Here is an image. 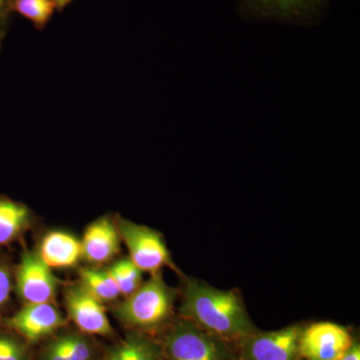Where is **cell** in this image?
<instances>
[{
    "label": "cell",
    "instance_id": "obj_1",
    "mask_svg": "<svg viewBox=\"0 0 360 360\" xmlns=\"http://www.w3.org/2000/svg\"><path fill=\"white\" fill-rule=\"evenodd\" d=\"M179 316L234 345L259 330L251 321L238 290H222L200 279L184 276Z\"/></svg>",
    "mask_w": 360,
    "mask_h": 360
},
{
    "label": "cell",
    "instance_id": "obj_2",
    "mask_svg": "<svg viewBox=\"0 0 360 360\" xmlns=\"http://www.w3.org/2000/svg\"><path fill=\"white\" fill-rule=\"evenodd\" d=\"M179 295V291L165 283L160 272L143 281L131 295L111 304L110 310L130 330L155 335L165 331L174 321Z\"/></svg>",
    "mask_w": 360,
    "mask_h": 360
},
{
    "label": "cell",
    "instance_id": "obj_3",
    "mask_svg": "<svg viewBox=\"0 0 360 360\" xmlns=\"http://www.w3.org/2000/svg\"><path fill=\"white\" fill-rule=\"evenodd\" d=\"M163 360H238L233 345L179 316L165 330Z\"/></svg>",
    "mask_w": 360,
    "mask_h": 360
},
{
    "label": "cell",
    "instance_id": "obj_4",
    "mask_svg": "<svg viewBox=\"0 0 360 360\" xmlns=\"http://www.w3.org/2000/svg\"><path fill=\"white\" fill-rule=\"evenodd\" d=\"M115 219L122 243L129 250V259L143 274L155 276L162 272L165 267H168L184 277L174 264L165 239L160 231L146 225L135 224L120 214H115Z\"/></svg>",
    "mask_w": 360,
    "mask_h": 360
},
{
    "label": "cell",
    "instance_id": "obj_5",
    "mask_svg": "<svg viewBox=\"0 0 360 360\" xmlns=\"http://www.w3.org/2000/svg\"><path fill=\"white\" fill-rule=\"evenodd\" d=\"M330 0H239V18L250 22H274L311 27L319 25Z\"/></svg>",
    "mask_w": 360,
    "mask_h": 360
},
{
    "label": "cell",
    "instance_id": "obj_6",
    "mask_svg": "<svg viewBox=\"0 0 360 360\" xmlns=\"http://www.w3.org/2000/svg\"><path fill=\"white\" fill-rule=\"evenodd\" d=\"M60 279L42 262L37 250H23L14 266V293L25 304L56 302Z\"/></svg>",
    "mask_w": 360,
    "mask_h": 360
},
{
    "label": "cell",
    "instance_id": "obj_7",
    "mask_svg": "<svg viewBox=\"0 0 360 360\" xmlns=\"http://www.w3.org/2000/svg\"><path fill=\"white\" fill-rule=\"evenodd\" d=\"M303 328L293 324L278 330L257 333L234 343L238 360H293L300 355Z\"/></svg>",
    "mask_w": 360,
    "mask_h": 360
},
{
    "label": "cell",
    "instance_id": "obj_8",
    "mask_svg": "<svg viewBox=\"0 0 360 360\" xmlns=\"http://www.w3.org/2000/svg\"><path fill=\"white\" fill-rule=\"evenodd\" d=\"M63 297L68 319L78 331L90 336L112 338L115 329L108 319L105 303L92 295L79 281L63 286Z\"/></svg>",
    "mask_w": 360,
    "mask_h": 360
},
{
    "label": "cell",
    "instance_id": "obj_9",
    "mask_svg": "<svg viewBox=\"0 0 360 360\" xmlns=\"http://www.w3.org/2000/svg\"><path fill=\"white\" fill-rule=\"evenodd\" d=\"M0 323L26 343H37L65 328L68 319L56 302H46L21 305L18 311L7 315Z\"/></svg>",
    "mask_w": 360,
    "mask_h": 360
},
{
    "label": "cell",
    "instance_id": "obj_10",
    "mask_svg": "<svg viewBox=\"0 0 360 360\" xmlns=\"http://www.w3.org/2000/svg\"><path fill=\"white\" fill-rule=\"evenodd\" d=\"M354 338L345 326L321 321L303 328L300 355L307 360H340Z\"/></svg>",
    "mask_w": 360,
    "mask_h": 360
},
{
    "label": "cell",
    "instance_id": "obj_11",
    "mask_svg": "<svg viewBox=\"0 0 360 360\" xmlns=\"http://www.w3.org/2000/svg\"><path fill=\"white\" fill-rule=\"evenodd\" d=\"M84 260L90 266L110 264L122 250V238L116 226L115 214H105L90 222L82 238Z\"/></svg>",
    "mask_w": 360,
    "mask_h": 360
},
{
    "label": "cell",
    "instance_id": "obj_12",
    "mask_svg": "<svg viewBox=\"0 0 360 360\" xmlns=\"http://www.w3.org/2000/svg\"><path fill=\"white\" fill-rule=\"evenodd\" d=\"M35 250L51 269H75L84 260L82 239L60 229L42 234Z\"/></svg>",
    "mask_w": 360,
    "mask_h": 360
},
{
    "label": "cell",
    "instance_id": "obj_13",
    "mask_svg": "<svg viewBox=\"0 0 360 360\" xmlns=\"http://www.w3.org/2000/svg\"><path fill=\"white\" fill-rule=\"evenodd\" d=\"M37 224V215L25 203L0 194V250L22 240Z\"/></svg>",
    "mask_w": 360,
    "mask_h": 360
},
{
    "label": "cell",
    "instance_id": "obj_14",
    "mask_svg": "<svg viewBox=\"0 0 360 360\" xmlns=\"http://www.w3.org/2000/svg\"><path fill=\"white\" fill-rule=\"evenodd\" d=\"M96 343L80 331H66L51 336L42 348L39 360H97Z\"/></svg>",
    "mask_w": 360,
    "mask_h": 360
},
{
    "label": "cell",
    "instance_id": "obj_15",
    "mask_svg": "<svg viewBox=\"0 0 360 360\" xmlns=\"http://www.w3.org/2000/svg\"><path fill=\"white\" fill-rule=\"evenodd\" d=\"M101 360H163L162 348L153 336L130 330Z\"/></svg>",
    "mask_w": 360,
    "mask_h": 360
},
{
    "label": "cell",
    "instance_id": "obj_16",
    "mask_svg": "<svg viewBox=\"0 0 360 360\" xmlns=\"http://www.w3.org/2000/svg\"><path fill=\"white\" fill-rule=\"evenodd\" d=\"M78 281L105 304H113L122 297L117 285L105 267H80L78 269Z\"/></svg>",
    "mask_w": 360,
    "mask_h": 360
},
{
    "label": "cell",
    "instance_id": "obj_17",
    "mask_svg": "<svg viewBox=\"0 0 360 360\" xmlns=\"http://www.w3.org/2000/svg\"><path fill=\"white\" fill-rule=\"evenodd\" d=\"M123 298L131 295L143 283V272L129 259L122 257L105 266Z\"/></svg>",
    "mask_w": 360,
    "mask_h": 360
},
{
    "label": "cell",
    "instance_id": "obj_18",
    "mask_svg": "<svg viewBox=\"0 0 360 360\" xmlns=\"http://www.w3.org/2000/svg\"><path fill=\"white\" fill-rule=\"evenodd\" d=\"M11 11L30 20L37 30H44L58 11L53 0H13Z\"/></svg>",
    "mask_w": 360,
    "mask_h": 360
},
{
    "label": "cell",
    "instance_id": "obj_19",
    "mask_svg": "<svg viewBox=\"0 0 360 360\" xmlns=\"http://www.w3.org/2000/svg\"><path fill=\"white\" fill-rule=\"evenodd\" d=\"M14 266L8 255L0 250V321L13 302Z\"/></svg>",
    "mask_w": 360,
    "mask_h": 360
},
{
    "label": "cell",
    "instance_id": "obj_20",
    "mask_svg": "<svg viewBox=\"0 0 360 360\" xmlns=\"http://www.w3.org/2000/svg\"><path fill=\"white\" fill-rule=\"evenodd\" d=\"M4 328L0 329V360H30L27 343L11 329Z\"/></svg>",
    "mask_w": 360,
    "mask_h": 360
},
{
    "label": "cell",
    "instance_id": "obj_21",
    "mask_svg": "<svg viewBox=\"0 0 360 360\" xmlns=\"http://www.w3.org/2000/svg\"><path fill=\"white\" fill-rule=\"evenodd\" d=\"M11 4L13 0H0V37L6 39L7 32H8L9 25H11Z\"/></svg>",
    "mask_w": 360,
    "mask_h": 360
},
{
    "label": "cell",
    "instance_id": "obj_22",
    "mask_svg": "<svg viewBox=\"0 0 360 360\" xmlns=\"http://www.w3.org/2000/svg\"><path fill=\"white\" fill-rule=\"evenodd\" d=\"M340 360H360V345L359 341L354 340V342L348 348L347 352Z\"/></svg>",
    "mask_w": 360,
    "mask_h": 360
},
{
    "label": "cell",
    "instance_id": "obj_23",
    "mask_svg": "<svg viewBox=\"0 0 360 360\" xmlns=\"http://www.w3.org/2000/svg\"><path fill=\"white\" fill-rule=\"evenodd\" d=\"M54 4H56V11H63V9L65 8V7H68L70 6L71 2L73 1V0H53Z\"/></svg>",
    "mask_w": 360,
    "mask_h": 360
},
{
    "label": "cell",
    "instance_id": "obj_24",
    "mask_svg": "<svg viewBox=\"0 0 360 360\" xmlns=\"http://www.w3.org/2000/svg\"><path fill=\"white\" fill-rule=\"evenodd\" d=\"M4 39H2L1 37H0V52H1L2 49V42H4Z\"/></svg>",
    "mask_w": 360,
    "mask_h": 360
},
{
    "label": "cell",
    "instance_id": "obj_25",
    "mask_svg": "<svg viewBox=\"0 0 360 360\" xmlns=\"http://www.w3.org/2000/svg\"><path fill=\"white\" fill-rule=\"evenodd\" d=\"M293 360H307L305 359H303L302 356H298L297 359H293Z\"/></svg>",
    "mask_w": 360,
    "mask_h": 360
}]
</instances>
